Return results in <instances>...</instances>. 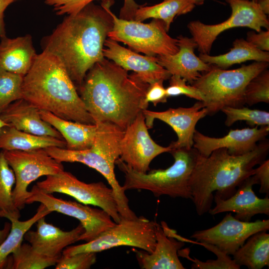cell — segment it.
<instances>
[{
  "label": "cell",
  "instance_id": "ffe728a7",
  "mask_svg": "<svg viewBox=\"0 0 269 269\" xmlns=\"http://www.w3.org/2000/svg\"><path fill=\"white\" fill-rule=\"evenodd\" d=\"M35 231H28L24 237L38 253L49 257H60L63 251L79 241L84 229L81 224L69 231L61 230L42 217L36 222Z\"/></svg>",
  "mask_w": 269,
  "mask_h": 269
},
{
  "label": "cell",
  "instance_id": "b9f144b4",
  "mask_svg": "<svg viewBox=\"0 0 269 269\" xmlns=\"http://www.w3.org/2000/svg\"><path fill=\"white\" fill-rule=\"evenodd\" d=\"M255 168L254 176L257 179L261 187L260 192L269 195V160H265Z\"/></svg>",
  "mask_w": 269,
  "mask_h": 269
},
{
  "label": "cell",
  "instance_id": "7dc6e473",
  "mask_svg": "<svg viewBox=\"0 0 269 269\" xmlns=\"http://www.w3.org/2000/svg\"><path fill=\"white\" fill-rule=\"evenodd\" d=\"M195 3L196 5L202 4L205 0H192Z\"/></svg>",
  "mask_w": 269,
  "mask_h": 269
},
{
  "label": "cell",
  "instance_id": "603a6c76",
  "mask_svg": "<svg viewBox=\"0 0 269 269\" xmlns=\"http://www.w3.org/2000/svg\"><path fill=\"white\" fill-rule=\"evenodd\" d=\"M156 245L152 252L135 250L138 264L142 269H184L178 251L184 246V240L176 241L156 223Z\"/></svg>",
  "mask_w": 269,
  "mask_h": 269
},
{
  "label": "cell",
  "instance_id": "d4e9b609",
  "mask_svg": "<svg viewBox=\"0 0 269 269\" xmlns=\"http://www.w3.org/2000/svg\"><path fill=\"white\" fill-rule=\"evenodd\" d=\"M43 120L48 123L62 136L66 142V148L83 150L90 147L94 140L97 126L62 119L52 113L39 110Z\"/></svg>",
  "mask_w": 269,
  "mask_h": 269
},
{
  "label": "cell",
  "instance_id": "4fadbf2b",
  "mask_svg": "<svg viewBox=\"0 0 269 269\" xmlns=\"http://www.w3.org/2000/svg\"><path fill=\"white\" fill-rule=\"evenodd\" d=\"M26 204L39 202L51 212H57L78 220L84 231L79 241H91L102 233L115 225L112 217L102 209L91 207L81 203L54 197L52 193L40 190L34 185Z\"/></svg>",
  "mask_w": 269,
  "mask_h": 269
},
{
  "label": "cell",
  "instance_id": "484cf974",
  "mask_svg": "<svg viewBox=\"0 0 269 269\" xmlns=\"http://www.w3.org/2000/svg\"><path fill=\"white\" fill-rule=\"evenodd\" d=\"M66 147L64 139L41 136L5 126L0 130V149L3 150H31L48 147Z\"/></svg>",
  "mask_w": 269,
  "mask_h": 269
},
{
  "label": "cell",
  "instance_id": "e575fe53",
  "mask_svg": "<svg viewBox=\"0 0 269 269\" xmlns=\"http://www.w3.org/2000/svg\"><path fill=\"white\" fill-rule=\"evenodd\" d=\"M244 98L245 104L249 106L261 102L269 103V71L268 68L248 83Z\"/></svg>",
  "mask_w": 269,
  "mask_h": 269
},
{
  "label": "cell",
  "instance_id": "ee69618b",
  "mask_svg": "<svg viewBox=\"0 0 269 269\" xmlns=\"http://www.w3.org/2000/svg\"><path fill=\"white\" fill-rule=\"evenodd\" d=\"M20 0H0V37L6 36L4 12L7 7L11 3Z\"/></svg>",
  "mask_w": 269,
  "mask_h": 269
},
{
  "label": "cell",
  "instance_id": "2e32d148",
  "mask_svg": "<svg viewBox=\"0 0 269 269\" xmlns=\"http://www.w3.org/2000/svg\"><path fill=\"white\" fill-rule=\"evenodd\" d=\"M142 112L148 129L152 127L155 119L163 122L172 128L177 134V139L170 144L171 150L192 148L195 126L200 119L207 115L206 108L199 101L189 108H169L161 112L145 109Z\"/></svg>",
  "mask_w": 269,
  "mask_h": 269
},
{
  "label": "cell",
  "instance_id": "f1b7e54d",
  "mask_svg": "<svg viewBox=\"0 0 269 269\" xmlns=\"http://www.w3.org/2000/svg\"><path fill=\"white\" fill-rule=\"evenodd\" d=\"M195 6L192 0H163L151 6L140 5L135 11L134 20L142 22L150 18L161 20L168 32L175 17L190 12Z\"/></svg>",
  "mask_w": 269,
  "mask_h": 269
},
{
  "label": "cell",
  "instance_id": "f6af8a7d",
  "mask_svg": "<svg viewBox=\"0 0 269 269\" xmlns=\"http://www.w3.org/2000/svg\"><path fill=\"white\" fill-rule=\"evenodd\" d=\"M262 11L267 15L269 14V0H258L257 2Z\"/></svg>",
  "mask_w": 269,
  "mask_h": 269
},
{
  "label": "cell",
  "instance_id": "7c38bea8",
  "mask_svg": "<svg viewBox=\"0 0 269 269\" xmlns=\"http://www.w3.org/2000/svg\"><path fill=\"white\" fill-rule=\"evenodd\" d=\"M35 185L44 192L65 194L83 204L100 207L116 223L121 219L113 189L102 182L87 183L63 170L55 175L46 176L45 179L37 182Z\"/></svg>",
  "mask_w": 269,
  "mask_h": 269
},
{
  "label": "cell",
  "instance_id": "bcb514c9",
  "mask_svg": "<svg viewBox=\"0 0 269 269\" xmlns=\"http://www.w3.org/2000/svg\"><path fill=\"white\" fill-rule=\"evenodd\" d=\"M10 227L9 224L6 223L5 227L2 230H0V244L5 239L10 231Z\"/></svg>",
  "mask_w": 269,
  "mask_h": 269
},
{
  "label": "cell",
  "instance_id": "7bdbcfd3",
  "mask_svg": "<svg viewBox=\"0 0 269 269\" xmlns=\"http://www.w3.org/2000/svg\"><path fill=\"white\" fill-rule=\"evenodd\" d=\"M139 6L134 0H124V4L120 10L119 18L128 20H134L135 11Z\"/></svg>",
  "mask_w": 269,
  "mask_h": 269
},
{
  "label": "cell",
  "instance_id": "681fc988",
  "mask_svg": "<svg viewBox=\"0 0 269 269\" xmlns=\"http://www.w3.org/2000/svg\"><path fill=\"white\" fill-rule=\"evenodd\" d=\"M251 0L253 1L254 2H257L258 1V0Z\"/></svg>",
  "mask_w": 269,
  "mask_h": 269
},
{
  "label": "cell",
  "instance_id": "5b68a950",
  "mask_svg": "<svg viewBox=\"0 0 269 269\" xmlns=\"http://www.w3.org/2000/svg\"><path fill=\"white\" fill-rule=\"evenodd\" d=\"M92 145L83 150L48 147L45 149L60 162H79L100 173L113 189L121 218H137L129 205V200L122 186L117 180L115 165L120 156V142L124 130L109 122H98Z\"/></svg>",
  "mask_w": 269,
  "mask_h": 269
},
{
  "label": "cell",
  "instance_id": "d6986e66",
  "mask_svg": "<svg viewBox=\"0 0 269 269\" xmlns=\"http://www.w3.org/2000/svg\"><path fill=\"white\" fill-rule=\"evenodd\" d=\"M257 184L259 182L253 175L245 180L228 198L223 199L214 195L216 205L209 213L214 215L226 212H233L235 218L243 221H250L253 216L259 214L269 215V197L260 198L256 196L253 186Z\"/></svg>",
  "mask_w": 269,
  "mask_h": 269
},
{
  "label": "cell",
  "instance_id": "277c9868",
  "mask_svg": "<svg viewBox=\"0 0 269 269\" xmlns=\"http://www.w3.org/2000/svg\"><path fill=\"white\" fill-rule=\"evenodd\" d=\"M21 92L22 98L39 110L67 120L95 124L65 68L51 54L37 55L23 77Z\"/></svg>",
  "mask_w": 269,
  "mask_h": 269
},
{
  "label": "cell",
  "instance_id": "f546056e",
  "mask_svg": "<svg viewBox=\"0 0 269 269\" xmlns=\"http://www.w3.org/2000/svg\"><path fill=\"white\" fill-rule=\"evenodd\" d=\"M51 212L43 204L40 203L36 213L25 221L12 219L10 232L0 244V269L6 267L9 256L12 254L22 244L26 233L39 219L45 217Z\"/></svg>",
  "mask_w": 269,
  "mask_h": 269
},
{
  "label": "cell",
  "instance_id": "3957f363",
  "mask_svg": "<svg viewBox=\"0 0 269 269\" xmlns=\"http://www.w3.org/2000/svg\"><path fill=\"white\" fill-rule=\"evenodd\" d=\"M269 150V141L264 139L243 155L231 154L225 148L217 149L207 157L199 154L190 181L198 215L209 212L214 195L223 199L233 195L245 180L254 175V167L265 160Z\"/></svg>",
  "mask_w": 269,
  "mask_h": 269
},
{
  "label": "cell",
  "instance_id": "9a60e30c",
  "mask_svg": "<svg viewBox=\"0 0 269 269\" xmlns=\"http://www.w3.org/2000/svg\"><path fill=\"white\" fill-rule=\"evenodd\" d=\"M269 229V220L243 221L229 213L216 226L195 231L190 238L213 245L228 255H233L251 236Z\"/></svg>",
  "mask_w": 269,
  "mask_h": 269
},
{
  "label": "cell",
  "instance_id": "9c48e42d",
  "mask_svg": "<svg viewBox=\"0 0 269 269\" xmlns=\"http://www.w3.org/2000/svg\"><path fill=\"white\" fill-rule=\"evenodd\" d=\"M113 26L108 37L129 46L136 52L157 56L174 54L178 51L177 38L167 34L165 24L161 20L153 19L144 23L118 17L112 11Z\"/></svg>",
  "mask_w": 269,
  "mask_h": 269
},
{
  "label": "cell",
  "instance_id": "60d3db41",
  "mask_svg": "<svg viewBox=\"0 0 269 269\" xmlns=\"http://www.w3.org/2000/svg\"><path fill=\"white\" fill-rule=\"evenodd\" d=\"M248 42L257 48L264 51H269V30L260 32L251 31L247 33Z\"/></svg>",
  "mask_w": 269,
  "mask_h": 269
},
{
  "label": "cell",
  "instance_id": "52a82bcc",
  "mask_svg": "<svg viewBox=\"0 0 269 269\" xmlns=\"http://www.w3.org/2000/svg\"><path fill=\"white\" fill-rule=\"evenodd\" d=\"M268 67L269 62L257 61L233 70L212 65L210 70L202 73L191 85L203 95L202 103L207 115H212L224 107H243L247 84Z\"/></svg>",
  "mask_w": 269,
  "mask_h": 269
},
{
  "label": "cell",
  "instance_id": "8992f818",
  "mask_svg": "<svg viewBox=\"0 0 269 269\" xmlns=\"http://www.w3.org/2000/svg\"><path fill=\"white\" fill-rule=\"evenodd\" d=\"M169 152L174 160L172 165L146 173L133 170L118 158L116 164L125 178L124 190L143 189L156 197L167 195L192 199L190 181L199 153L193 147L172 149Z\"/></svg>",
  "mask_w": 269,
  "mask_h": 269
},
{
  "label": "cell",
  "instance_id": "8fae6325",
  "mask_svg": "<svg viewBox=\"0 0 269 269\" xmlns=\"http://www.w3.org/2000/svg\"><path fill=\"white\" fill-rule=\"evenodd\" d=\"M3 151L15 175L12 196L15 206L20 210L24 208L31 194L27 190L30 183L41 176L55 175L64 170L62 163L51 156L45 148Z\"/></svg>",
  "mask_w": 269,
  "mask_h": 269
},
{
  "label": "cell",
  "instance_id": "4dcf8cb0",
  "mask_svg": "<svg viewBox=\"0 0 269 269\" xmlns=\"http://www.w3.org/2000/svg\"><path fill=\"white\" fill-rule=\"evenodd\" d=\"M15 183L14 172L9 165L3 150L0 151V217L9 221L19 219L20 210L15 205L12 187Z\"/></svg>",
  "mask_w": 269,
  "mask_h": 269
},
{
  "label": "cell",
  "instance_id": "ab89813d",
  "mask_svg": "<svg viewBox=\"0 0 269 269\" xmlns=\"http://www.w3.org/2000/svg\"><path fill=\"white\" fill-rule=\"evenodd\" d=\"M163 81L160 80L149 84L144 99L146 105L148 106L149 102L155 106L159 103L167 102L168 97L166 89L163 86Z\"/></svg>",
  "mask_w": 269,
  "mask_h": 269
},
{
  "label": "cell",
  "instance_id": "cb8c5ba5",
  "mask_svg": "<svg viewBox=\"0 0 269 269\" xmlns=\"http://www.w3.org/2000/svg\"><path fill=\"white\" fill-rule=\"evenodd\" d=\"M37 54L30 34L9 38H0V67L24 76L32 67Z\"/></svg>",
  "mask_w": 269,
  "mask_h": 269
},
{
  "label": "cell",
  "instance_id": "83f0119b",
  "mask_svg": "<svg viewBox=\"0 0 269 269\" xmlns=\"http://www.w3.org/2000/svg\"><path fill=\"white\" fill-rule=\"evenodd\" d=\"M233 256L239 267L245 266L250 269L269 267V234L266 231L254 234Z\"/></svg>",
  "mask_w": 269,
  "mask_h": 269
},
{
  "label": "cell",
  "instance_id": "7a4b0ae2",
  "mask_svg": "<svg viewBox=\"0 0 269 269\" xmlns=\"http://www.w3.org/2000/svg\"><path fill=\"white\" fill-rule=\"evenodd\" d=\"M149 84L106 58L87 72L78 90L95 124L113 123L125 130L148 107Z\"/></svg>",
  "mask_w": 269,
  "mask_h": 269
},
{
  "label": "cell",
  "instance_id": "d590c367",
  "mask_svg": "<svg viewBox=\"0 0 269 269\" xmlns=\"http://www.w3.org/2000/svg\"><path fill=\"white\" fill-rule=\"evenodd\" d=\"M197 244L203 246L206 249L215 254L217 257L216 260H209L206 262H201L196 258L191 259L193 262L191 269H239L240 267L237 265L230 257L220 250L216 246L204 242H197Z\"/></svg>",
  "mask_w": 269,
  "mask_h": 269
},
{
  "label": "cell",
  "instance_id": "7402d4cb",
  "mask_svg": "<svg viewBox=\"0 0 269 269\" xmlns=\"http://www.w3.org/2000/svg\"><path fill=\"white\" fill-rule=\"evenodd\" d=\"M0 118L18 130L64 139L57 130L42 119L39 110L23 98L10 104L0 113Z\"/></svg>",
  "mask_w": 269,
  "mask_h": 269
},
{
  "label": "cell",
  "instance_id": "5bb4252c",
  "mask_svg": "<svg viewBox=\"0 0 269 269\" xmlns=\"http://www.w3.org/2000/svg\"><path fill=\"white\" fill-rule=\"evenodd\" d=\"M142 112L124 130L120 142L119 159L139 172L149 170L152 160L158 155L169 152L171 148L156 143L150 136Z\"/></svg>",
  "mask_w": 269,
  "mask_h": 269
},
{
  "label": "cell",
  "instance_id": "44dd1931",
  "mask_svg": "<svg viewBox=\"0 0 269 269\" xmlns=\"http://www.w3.org/2000/svg\"><path fill=\"white\" fill-rule=\"evenodd\" d=\"M178 51L174 54L157 56V62L171 75H177L191 84L201 73L209 71L212 65L205 63L194 50L197 45L193 38L179 35L177 37Z\"/></svg>",
  "mask_w": 269,
  "mask_h": 269
},
{
  "label": "cell",
  "instance_id": "e0dca14e",
  "mask_svg": "<svg viewBox=\"0 0 269 269\" xmlns=\"http://www.w3.org/2000/svg\"><path fill=\"white\" fill-rule=\"evenodd\" d=\"M269 133V126L231 130L222 137H210L196 130L193 135V147L204 157L208 156L212 151L220 148H226L231 154L243 155L255 149L257 142L264 140Z\"/></svg>",
  "mask_w": 269,
  "mask_h": 269
},
{
  "label": "cell",
  "instance_id": "f35d334b",
  "mask_svg": "<svg viewBox=\"0 0 269 269\" xmlns=\"http://www.w3.org/2000/svg\"><path fill=\"white\" fill-rule=\"evenodd\" d=\"M95 0H45L58 15L75 14Z\"/></svg>",
  "mask_w": 269,
  "mask_h": 269
},
{
  "label": "cell",
  "instance_id": "ba28073f",
  "mask_svg": "<svg viewBox=\"0 0 269 269\" xmlns=\"http://www.w3.org/2000/svg\"><path fill=\"white\" fill-rule=\"evenodd\" d=\"M156 223L142 216L133 219L121 218L118 223L94 240L84 244L68 246L63 251L62 255L97 253L119 246L137 248L150 253L156 245Z\"/></svg>",
  "mask_w": 269,
  "mask_h": 269
},
{
  "label": "cell",
  "instance_id": "c3c4849f",
  "mask_svg": "<svg viewBox=\"0 0 269 269\" xmlns=\"http://www.w3.org/2000/svg\"><path fill=\"white\" fill-rule=\"evenodd\" d=\"M9 126L8 125L4 123L0 118V130L4 127Z\"/></svg>",
  "mask_w": 269,
  "mask_h": 269
},
{
  "label": "cell",
  "instance_id": "ac0fdd59",
  "mask_svg": "<svg viewBox=\"0 0 269 269\" xmlns=\"http://www.w3.org/2000/svg\"><path fill=\"white\" fill-rule=\"evenodd\" d=\"M103 55L126 70L133 71L149 84L160 80H166L171 76L158 63L156 56L140 55L108 37L104 43Z\"/></svg>",
  "mask_w": 269,
  "mask_h": 269
},
{
  "label": "cell",
  "instance_id": "d6a6232c",
  "mask_svg": "<svg viewBox=\"0 0 269 269\" xmlns=\"http://www.w3.org/2000/svg\"><path fill=\"white\" fill-rule=\"evenodd\" d=\"M23 77L0 67V113L10 104L22 98Z\"/></svg>",
  "mask_w": 269,
  "mask_h": 269
},
{
  "label": "cell",
  "instance_id": "8d00e7d4",
  "mask_svg": "<svg viewBox=\"0 0 269 269\" xmlns=\"http://www.w3.org/2000/svg\"><path fill=\"white\" fill-rule=\"evenodd\" d=\"M96 262V253H80L70 256L62 255L55 269H88Z\"/></svg>",
  "mask_w": 269,
  "mask_h": 269
},
{
  "label": "cell",
  "instance_id": "1f68e13d",
  "mask_svg": "<svg viewBox=\"0 0 269 269\" xmlns=\"http://www.w3.org/2000/svg\"><path fill=\"white\" fill-rule=\"evenodd\" d=\"M6 267L11 269H43L55 266L60 257H49L36 252L29 244H22L12 254Z\"/></svg>",
  "mask_w": 269,
  "mask_h": 269
},
{
  "label": "cell",
  "instance_id": "6da1fadb",
  "mask_svg": "<svg viewBox=\"0 0 269 269\" xmlns=\"http://www.w3.org/2000/svg\"><path fill=\"white\" fill-rule=\"evenodd\" d=\"M114 0L91 2L75 14L67 15L49 35L43 38L44 52L62 64L77 91L88 71L105 57L103 49L113 26Z\"/></svg>",
  "mask_w": 269,
  "mask_h": 269
},
{
  "label": "cell",
  "instance_id": "74e56055",
  "mask_svg": "<svg viewBox=\"0 0 269 269\" xmlns=\"http://www.w3.org/2000/svg\"><path fill=\"white\" fill-rule=\"evenodd\" d=\"M167 97L185 95L191 98L203 101L204 96L201 92L193 85L186 84V81L177 75H171L169 78V84L166 88Z\"/></svg>",
  "mask_w": 269,
  "mask_h": 269
},
{
  "label": "cell",
  "instance_id": "836d02e7",
  "mask_svg": "<svg viewBox=\"0 0 269 269\" xmlns=\"http://www.w3.org/2000/svg\"><path fill=\"white\" fill-rule=\"evenodd\" d=\"M226 116L225 124L230 127L238 121H245L251 126H269V113L246 107H224L221 110Z\"/></svg>",
  "mask_w": 269,
  "mask_h": 269
},
{
  "label": "cell",
  "instance_id": "30bf717a",
  "mask_svg": "<svg viewBox=\"0 0 269 269\" xmlns=\"http://www.w3.org/2000/svg\"><path fill=\"white\" fill-rule=\"evenodd\" d=\"M229 3L232 13L229 18L216 24H205L200 21H192L187 25L200 53L208 54L213 43L222 32L230 28L246 27L260 32L262 28L269 29L267 15L257 2L250 0H226Z\"/></svg>",
  "mask_w": 269,
  "mask_h": 269
},
{
  "label": "cell",
  "instance_id": "4316f807",
  "mask_svg": "<svg viewBox=\"0 0 269 269\" xmlns=\"http://www.w3.org/2000/svg\"><path fill=\"white\" fill-rule=\"evenodd\" d=\"M198 57L205 63L223 69L248 60L269 62V52L257 48L243 38L236 39L233 42V47L226 53L217 56L200 53Z\"/></svg>",
  "mask_w": 269,
  "mask_h": 269
}]
</instances>
